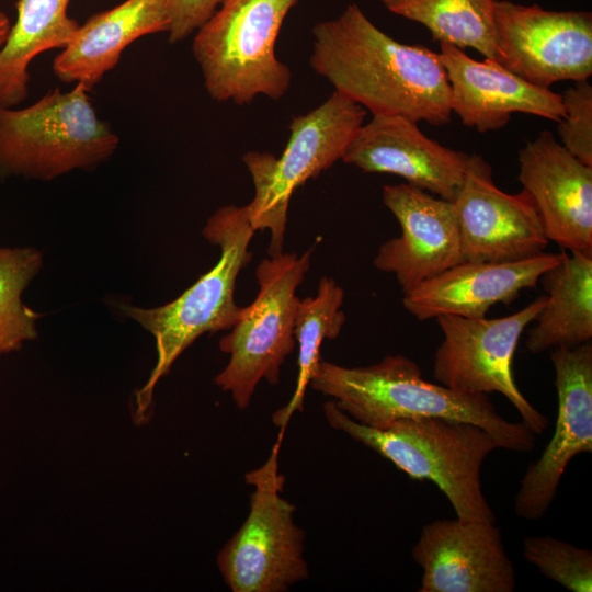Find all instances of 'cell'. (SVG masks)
<instances>
[{"mask_svg":"<svg viewBox=\"0 0 592 592\" xmlns=\"http://www.w3.org/2000/svg\"><path fill=\"white\" fill-rule=\"evenodd\" d=\"M469 155L426 137L418 122L399 115H373L363 124L342 161L367 173H389L410 185L453 201Z\"/></svg>","mask_w":592,"mask_h":592,"instance_id":"e0dca14e","label":"cell"},{"mask_svg":"<svg viewBox=\"0 0 592 592\" xmlns=\"http://www.w3.org/2000/svg\"><path fill=\"white\" fill-rule=\"evenodd\" d=\"M225 0H168L170 29L168 41L179 43L194 33Z\"/></svg>","mask_w":592,"mask_h":592,"instance_id":"83f0119b","label":"cell"},{"mask_svg":"<svg viewBox=\"0 0 592 592\" xmlns=\"http://www.w3.org/2000/svg\"><path fill=\"white\" fill-rule=\"evenodd\" d=\"M365 116L363 106L333 90L322 104L293 117L278 158L260 151L243 155L254 185V196L246 205L248 218L254 231H270V257L283 253L293 193L342 159Z\"/></svg>","mask_w":592,"mask_h":592,"instance_id":"52a82bcc","label":"cell"},{"mask_svg":"<svg viewBox=\"0 0 592 592\" xmlns=\"http://www.w3.org/2000/svg\"><path fill=\"white\" fill-rule=\"evenodd\" d=\"M284 431L265 463L244 475L253 488L249 514L217 555L232 592H284L309 576L305 532L294 521L295 505L282 496L285 476L278 458Z\"/></svg>","mask_w":592,"mask_h":592,"instance_id":"9c48e42d","label":"cell"},{"mask_svg":"<svg viewBox=\"0 0 592 592\" xmlns=\"http://www.w3.org/2000/svg\"><path fill=\"white\" fill-rule=\"evenodd\" d=\"M452 203L465 261L515 262L545 252L549 243L527 192L500 190L491 164L478 153L469 155Z\"/></svg>","mask_w":592,"mask_h":592,"instance_id":"7c38bea8","label":"cell"},{"mask_svg":"<svg viewBox=\"0 0 592 592\" xmlns=\"http://www.w3.org/2000/svg\"><path fill=\"white\" fill-rule=\"evenodd\" d=\"M89 91L77 83L23 109L0 107V181H50L91 170L114 155L119 137L98 116Z\"/></svg>","mask_w":592,"mask_h":592,"instance_id":"5b68a950","label":"cell"},{"mask_svg":"<svg viewBox=\"0 0 592 592\" xmlns=\"http://www.w3.org/2000/svg\"><path fill=\"white\" fill-rule=\"evenodd\" d=\"M327 422L418 480H430L447 498L457 517L496 522L482 490L481 468L499 442L481 426L446 418L401 419L386 429L363 425L330 400Z\"/></svg>","mask_w":592,"mask_h":592,"instance_id":"3957f363","label":"cell"},{"mask_svg":"<svg viewBox=\"0 0 592 592\" xmlns=\"http://www.w3.org/2000/svg\"><path fill=\"white\" fill-rule=\"evenodd\" d=\"M519 180L531 196L546 237L562 250L592 253V167L548 130L519 151Z\"/></svg>","mask_w":592,"mask_h":592,"instance_id":"2e32d148","label":"cell"},{"mask_svg":"<svg viewBox=\"0 0 592 592\" xmlns=\"http://www.w3.org/2000/svg\"><path fill=\"white\" fill-rule=\"evenodd\" d=\"M309 385L366 426L386 429L401 419L439 417L477 424L508 451L526 453L535 446L531 429L500 415L488 395L428 382L419 365L401 354L355 367L320 360Z\"/></svg>","mask_w":592,"mask_h":592,"instance_id":"7a4b0ae2","label":"cell"},{"mask_svg":"<svg viewBox=\"0 0 592 592\" xmlns=\"http://www.w3.org/2000/svg\"><path fill=\"white\" fill-rule=\"evenodd\" d=\"M561 96L565 117L558 122L560 144L592 167V86L588 80L576 81Z\"/></svg>","mask_w":592,"mask_h":592,"instance_id":"4316f807","label":"cell"},{"mask_svg":"<svg viewBox=\"0 0 592 592\" xmlns=\"http://www.w3.org/2000/svg\"><path fill=\"white\" fill-rule=\"evenodd\" d=\"M383 202L401 234L380 244L373 263L394 274L403 294L465 261L452 201L401 183L385 185Z\"/></svg>","mask_w":592,"mask_h":592,"instance_id":"9a60e30c","label":"cell"},{"mask_svg":"<svg viewBox=\"0 0 592 592\" xmlns=\"http://www.w3.org/2000/svg\"><path fill=\"white\" fill-rule=\"evenodd\" d=\"M343 288L331 277L320 278L316 296L299 299L294 335L298 345V376L295 391L284 407L273 413V423L285 430L291 417L303 411L311 375L320 358L322 342L339 337L345 323Z\"/></svg>","mask_w":592,"mask_h":592,"instance_id":"cb8c5ba5","label":"cell"},{"mask_svg":"<svg viewBox=\"0 0 592 592\" xmlns=\"http://www.w3.org/2000/svg\"><path fill=\"white\" fill-rule=\"evenodd\" d=\"M170 29L168 0H125L91 15L55 57L60 81L91 90L119 61L123 50L141 36Z\"/></svg>","mask_w":592,"mask_h":592,"instance_id":"ffe728a7","label":"cell"},{"mask_svg":"<svg viewBox=\"0 0 592 592\" xmlns=\"http://www.w3.org/2000/svg\"><path fill=\"white\" fill-rule=\"evenodd\" d=\"M205 239L220 250L213 269L174 300L153 308L122 305L123 312L156 340L157 363L146 385L136 396V420L146 419L152 391L174 361L202 334L230 330L243 307L235 300L236 282L251 259L249 246L254 229L246 206L218 208L203 228Z\"/></svg>","mask_w":592,"mask_h":592,"instance_id":"277c9868","label":"cell"},{"mask_svg":"<svg viewBox=\"0 0 592 592\" xmlns=\"http://www.w3.org/2000/svg\"><path fill=\"white\" fill-rule=\"evenodd\" d=\"M312 249L301 255L283 252L263 259L255 269L258 294L219 341L229 361L214 379L244 410L261 380L277 385L282 365L296 344L294 330L298 286L310 267Z\"/></svg>","mask_w":592,"mask_h":592,"instance_id":"ba28073f","label":"cell"},{"mask_svg":"<svg viewBox=\"0 0 592 592\" xmlns=\"http://www.w3.org/2000/svg\"><path fill=\"white\" fill-rule=\"evenodd\" d=\"M411 557L423 571L419 592H512L516 585L494 522L435 520L422 527Z\"/></svg>","mask_w":592,"mask_h":592,"instance_id":"5bb4252c","label":"cell"},{"mask_svg":"<svg viewBox=\"0 0 592 592\" xmlns=\"http://www.w3.org/2000/svg\"><path fill=\"white\" fill-rule=\"evenodd\" d=\"M546 299L540 295L521 310L500 318L439 316L443 340L434 354V378L463 392L503 395L531 431L542 434L549 420L519 389L512 362L524 330L537 318Z\"/></svg>","mask_w":592,"mask_h":592,"instance_id":"30bf717a","label":"cell"},{"mask_svg":"<svg viewBox=\"0 0 592 592\" xmlns=\"http://www.w3.org/2000/svg\"><path fill=\"white\" fill-rule=\"evenodd\" d=\"M558 409L555 432L532 463L514 499L515 514L537 521L549 510L570 460L592 452V344L550 350Z\"/></svg>","mask_w":592,"mask_h":592,"instance_id":"4fadbf2b","label":"cell"},{"mask_svg":"<svg viewBox=\"0 0 592 592\" xmlns=\"http://www.w3.org/2000/svg\"><path fill=\"white\" fill-rule=\"evenodd\" d=\"M499 65L542 87L592 75V14L493 1Z\"/></svg>","mask_w":592,"mask_h":592,"instance_id":"8fae6325","label":"cell"},{"mask_svg":"<svg viewBox=\"0 0 592 592\" xmlns=\"http://www.w3.org/2000/svg\"><path fill=\"white\" fill-rule=\"evenodd\" d=\"M70 0H19L16 21L0 48V107L29 94V66L39 54L65 48L80 24L68 15Z\"/></svg>","mask_w":592,"mask_h":592,"instance_id":"7402d4cb","label":"cell"},{"mask_svg":"<svg viewBox=\"0 0 592 592\" xmlns=\"http://www.w3.org/2000/svg\"><path fill=\"white\" fill-rule=\"evenodd\" d=\"M301 0H225L195 32L192 53L207 94L244 105L258 95L274 101L288 90L292 72L275 54L282 24Z\"/></svg>","mask_w":592,"mask_h":592,"instance_id":"8992f818","label":"cell"},{"mask_svg":"<svg viewBox=\"0 0 592 592\" xmlns=\"http://www.w3.org/2000/svg\"><path fill=\"white\" fill-rule=\"evenodd\" d=\"M540 281L547 299L527 332L526 349L537 354L591 342L592 253L563 250L561 260Z\"/></svg>","mask_w":592,"mask_h":592,"instance_id":"44dd1931","label":"cell"},{"mask_svg":"<svg viewBox=\"0 0 592 592\" xmlns=\"http://www.w3.org/2000/svg\"><path fill=\"white\" fill-rule=\"evenodd\" d=\"M494 0H382L394 14L424 25L433 41L474 48L499 62Z\"/></svg>","mask_w":592,"mask_h":592,"instance_id":"603a6c76","label":"cell"},{"mask_svg":"<svg viewBox=\"0 0 592 592\" xmlns=\"http://www.w3.org/2000/svg\"><path fill=\"white\" fill-rule=\"evenodd\" d=\"M42 265V252L35 248L0 247V355L37 337L41 315L23 303L22 294Z\"/></svg>","mask_w":592,"mask_h":592,"instance_id":"d4e9b609","label":"cell"},{"mask_svg":"<svg viewBox=\"0 0 592 592\" xmlns=\"http://www.w3.org/2000/svg\"><path fill=\"white\" fill-rule=\"evenodd\" d=\"M11 30V22L8 15L0 11V48L4 45Z\"/></svg>","mask_w":592,"mask_h":592,"instance_id":"f1b7e54d","label":"cell"},{"mask_svg":"<svg viewBox=\"0 0 592 592\" xmlns=\"http://www.w3.org/2000/svg\"><path fill=\"white\" fill-rule=\"evenodd\" d=\"M562 253L503 263L464 261L405 293L402 305L421 321L442 315L483 318L494 305H509L522 291L535 287Z\"/></svg>","mask_w":592,"mask_h":592,"instance_id":"d6986e66","label":"cell"},{"mask_svg":"<svg viewBox=\"0 0 592 592\" xmlns=\"http://www.w3.org/2000/svg\"><path fill=\"white\" fill-rule=\"evenodd\" d=\"M311 69L373 115L441 126L451 121V89L440 55L390 37L352 3L312 27Z\"/></svg>","mask_w":592,"mask_h":592,"instance_id":"6da1fadb","label":"cell"},{"mask_svg":"<svg viewBox=\"0 0 592 592\" xmlns=\"http://www.w3.org/2000/svg\"><path fill=\"white\" fill-rule=\"evenodd\" d=\"M440 48L451 89V111L465 126L479 133L498 130L513 113L554 122L565 117L561 94L535 86L493 60H475L451 44L440 43Z\"/></svg>","mask_w":592,"mask_h":592,"instance_id":"ac0fdd59","label":"cell"},{"mask_svg":"<svg viewBox=\"0 0 592 592\" xmlns=\"http://www.w3.org/2000/svg\"><path fill=\"white\" fill-rule=\"evenodd\" d=\"M523 556L539 572L571 592L592 591V551L551 536H528Z\"/></svg>","mask_w":592,"mask_h":592,"instance_id":"484cf974","label":"cell"}]
</instances>
